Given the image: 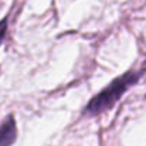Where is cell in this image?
Instances as JSON below:
<instances>
[{"label": "cell", "mask_w": 146, "mask_h": 146, "mask_svg": "<svg viewBox=\"0 0 146 146\" xmlns=\"http://www.w3.org/2000/svg\"><path fill=\"white\" fill-rule=\"evenodd\" d=\"M145 72L141 70H128L115 80H112L105 88H102L97 95L91 98L88 104L85 105L82 115L87 118H94L104 112H108L111 108H113L119 99L123 97L143 75Z\"/></svg>", "instance_id": "cell-1"}, {"label": "cell", "mask_w": 146, "mask_h": 146, "mask_svg": "<svg viewBox=\"0 0 146 146\" xmlns=\"http://www.w3.org/2000/svg\"><path fill=\"white\" fill-rule=\"evenodd\" d=\"M19 129L16 116L13 113H9L1 122H0V146H13L17 141Z\"/></svg>", "instance_id": "cell-2"}, {"label": "cell", "mask_w": 146, "mask_h": 146, "mask_svg": "<svg viewBox=\"0 0 146 146\" xmlns=\"http://www.w3.org/2000/svg\"><path fill=\"white\" fill-rule=\"evenodd\" d=\"M7 30H9V17H3L0 20V46L3 44L6 36H7Z\"/></svg>", "instance_id": "cell-3"}, {"label": "cell", "mask_w": 146, "mask_h": 146, "mask_svg": "<svg viewBox=\"0 0 146 146\" xmlns=\"http://www.w3.org/2000/svg\"><path fill=\"white\" fill-rule=\"evenodd\" d=\"M142 71H143V72H146V61L142 64Z\"/></svg>", "instance_id": "cell-4"}]
</instances>
